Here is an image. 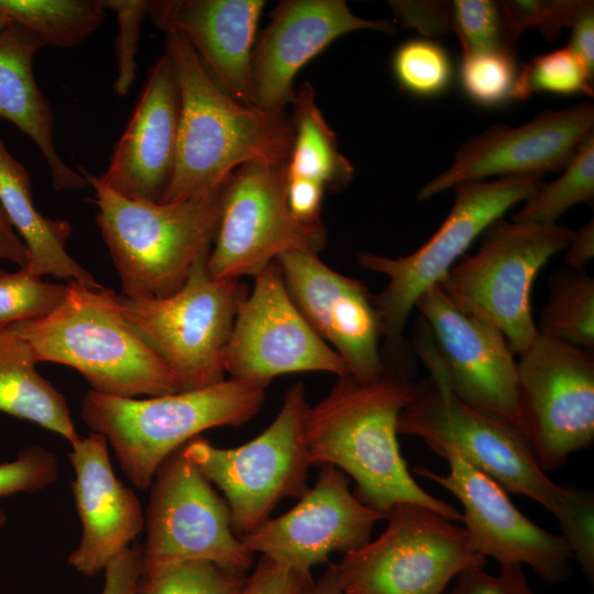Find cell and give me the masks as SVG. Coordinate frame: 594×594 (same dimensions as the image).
<instances>
[{
    "label": "cell",
    "instance_id": "1",
    "mask_svg": "<svg viewBox=\"0 0 594 594\" xmlns=\"http://www.w3.org/2000/svg\"><path fill=\"white\" fill-rule=\"evenodd\" d=\"M414 383L393 372L369 382L350 374L339 377L327 396L308 408L305 438L310 463L331 465L351 476L354 494L384 516L394 506L410 503L461 520L454 506L417 484L400 453L398 418Z\"/></svg>",
    "mask_w": 594,
    "mask_h": 594
},
{
    "label": "cell",
    "instance_id": "2",
    "mask_svg": "<svg viewBox=\"0 0 594 594\" xmlns=\"http://www.w3.org/2000/svg\"><path fill=\"white\" fill-rule=\"evenodd\" d=\"M164 33L178 86L179 121L173 175L161 202L208 195L252 161L286 165L294 141L286 112L235 101L179 33Z\"/></svg>",
    "mask_w": 594,
    "mask_h": 594
},
{
    "label": "cell",
    "instance_id": "3",
    "mask_svg": "<svg viewBox=\"0 0 594 594\" xmlns=\"http://www.w3.org/2000/svg\"><path fill=\"white\" fill-rule=\"evenodd\" d=\"M6 329L26 341L37 363L75 369L94 392L127 398L182 392L172 369L127 321L112 289L68 280L54 311Z\"/></svg>",
    "mask_w": 594,
    "mask_h": 594
},
{
    "label": "cell",
    "instance_id": "4",
    "mask_svg": "<svg viewBox=\"0 0 594 594\" xmlns=\"http://www.w3.org/2000/svg\"><path fill=\"white\" fill-rule=\"evenodd\" d=\"M414 346L427 376L414 383L398 418V433L420 438L433 452L454 450L506 492L540 504L557 519L572 487L554 483L540 466L527 437L458 398L450 389L427 327L417 321Z\"/></svg>",
    "mask_w": 594,
    "mask_h": 594
},
{
    "label": "cell",
    "instance_id": "5",
    "mask_svg": "<svg viewBox=\"0 0 594 594\" xmlns=\"http://www.w3.org/2000/svg\"><path fill=\"white\" fill-rule=\"evenodd\" d=\"M96 193L97 223L130 299L165 297L186 282L215 241L226 182L212 193L175 202L127 198L79 166Z\"/></svg>",
    "mask_w": 594,
    "mask_h": 594
},
{
    "label": "cell",
    "instance_id": "6",
    "mask_svg": "<svg viewBox=\"0 0 594 594\" xmlns=\"http://www.w3.org/2000/svg\"><path fill=\"white\" fill-rule=\"evenodd\" d=\"M264 398V387L234 378L144 399L90 389L82 397L80 417L90 431L107 439L129 481L145 490L174 451L202 431L245 424Z\"/></svg>",
    "mask_w": 594,
    "mask_h": 594
},
{
    "label": "cell",
    "instance_id": "7",
    "mask_svg": "<svg viewBox=\"0 0 594 594\" xmlns=\"http://www.w3.org/2000/svg\"><path fill=\"white\" fill-rule=\"evenodd\" d=\"M543 183L542 176H528L458 184L449 215L418 250L396 258L356 252L361 267L388 277L386 287L373 295L382 319V353L388 371L407 375L404 331L417 299L439 284L479 235Z\"/></svg>",
    "mask_w": 594,
    "mask_h": 594
},
{
    "label": "cell",
    "instance_id": "8",
    "mask_svg": "<svg viewBox=\"0 0 594 594\" xmlns=\"http://www.w3.org/2000/svg\"><path fill=\"white\" fill-rule=\"evenodd\" d=\"M309 406L298 382L286 391L273 422L246 443L219 448L198 436L184 446L186 455L222 493L238 537L271 518L283 499H299L308 491L311 463L305 419Z\"/></svg>",
    "mask_w": 594,
    "mask_h": 594
},
{
    "label": "cell",
    "instance_id": "9",
    "mask_svg": "<svg viewBox=\"0 0 594 594\" xmlns=\"http://www.w3.org/2000/svg\"><path fill=\"white\" fill-rule=\"evenodd\" d=\"M572 233L558 223L502 218L483 232L476 254L454 264L438 286L455 307L495 324L514 354H520L538 334L530 301L534 280L565 250Z\"/></svg>",
    "mask_w": 594,
    "mask_h": 594
},
{
    "label": "cell",
    "instance_id": "10",
    "mask_svg": "<svg viewBox=\"0 0 594 594\" xmlns=\"http://www.w3.org/2000/svg\"><path fill=\"white\" fill-rule=\"evenodd\" d=\"M202 254L184 285L165 297L119 296L122 315L166 362L182 391L215 385L224 378L223 355L248 288L239 279L213 278Z\"/></svg>",
    "mask_w": 594,
    "mask_h": 594
},
{
    "label": "cell",
    "instance_id": "11",
    "mask_svg": "<svg viewBox=\"0 0 594 594\" xmlns=\"http://www.w3.org/2000/svg\"><path fill=\"white\" fill-rule=\"evenodd\" d=\"M375 539L336 563L344 594H443L464 570L483 566L463 527L410 503L394 506Z\"/></svg>",
    "mask_w": 594,
    "mask_h": 594
},
{
    "label": "cell",
    "instance_id": "12",
    "mask_svg": "<svg viewBox=\"0 0 594 594\" xmlns=\"http://www.w3.org/2000/svg\"><path fill=\"white\" fill-rule=\"evenodd\" d=\"M142 573L186 560H207L248 573L253 553L232 528L230 508L184 447L157 469L144 512Z\"/></svg>",
    "mask_w": 594,
    "mask_h": 594
},
{
    "label": "cell",
    "instance_id": "13",
    "mask_svg": "<svg viewBox=\"0 0 594 594\" xmlns=\"http://www.w3.org/2000/svg\"><path fill=\"white\" fill-rule=\"evenodd\" d=\"M286 165L252 161L223 187L219 226L206 261L213 278L256 277L288 252L318 253L326 244L321 221L304 222L289 210Z\"/></svg>",
    "mask_w": 594,
    "mask_h": 594
},
{
    "label": "cell",
    "instance_id": "14",
    "mask_svg": "<svg viewBox=\"0 0 594 594\" xmlns=\"http://www.w3.org/2000/svg\"><path fill=\"white\" fill-rule=\"evenodd\" d=\"M517 362V399L538 463L562 468L594 441V354L538 333Z\"/></svg>",
    "mask_w": 594,
    "mask_h": 594
},
{
    "label": "cell",
    "instance_id": "15",
    "mask_svg": "<svg viewBox=\"0 0 594 594\" xmlns=\"http://www.w3.org/2000/svg\"><path fill=\"white\" fill-rule=\"evenodd\" d=\"M230 378L266 388L296 372L350 374L344 360L312 329L292 299L276 261L239 306L223 355Z\"/></svg>",
    "mask_w": 594,
    "mask_h": 594
},
{
    "label": "cell",
    "instance_id": "16",
    "mask_svg": "<svg viewBox=\"0 0 594 594\" xmlns=\"http://www.w3.org/2000/svg\"><path fill=\"white\" fill-rule=\"evenodd\" d=\"M415 307L452 393L526 436L517 399V362L504 333L485 318L455 307L438 285L427 289Z\"/></svg>",
    "mask_w": 594,
    "mask_h": 594
},
{
    "label": "cell",
    "instance_id": "17",
    "mask_svg": "<svg viewBox=\"0 0 594 594\" xmlns=\"http://www.w3.org/2000/svg\"><path fill=\"white\" fill-rule=\"evenodd\" d=\"M437 454L449 464L446 475L426 466H417L414 471L459 499L463 508L461 521L475 551L486 559H495L499 565H527L548 584L569 579L572 554L562 535L532 522L499 484L470 465L454 450L446 448Z\"/></svg>",
    "mask_w": 594,
    "mask_h": 594
},
{
    "label": "cell",
    "instance_id": "18",
    "mask_svg": "<svg viewBox=\"0 0 594 594\" xmlns=\"http://www.w3.org/2000/svg\"><path fill=\"white\" fill-rule=\"evenodd\" d=\"M297 501L241 539L253 554L306 574L333 552L346 554L364 546L375 524L385 519L351 492L346 474L331 465L321 466L315 485Z\"/></svg>",
    "mask_w": 594,
    "mask_h": 594
},
{
    "label": "cell",
    "instance_id": "19",
    "mask_svg": "<svg viewBox=\"0 0 594 594\" xmlns=\"http://www.w3.org/2000/svg\"><path fill=\"white\" fill-rule=\"evenodd\" d=\"M276 263L295 305L350 375L369 382L389 372L381 349L382 319L362 280L336 272L315 252H288Z\"/></svg>",
    "mask_w": 594,
    "mask_h": 594
},
{
    "label": "cell",
    "instance_id": "20",
    "mask_svg": "<svg viewBox=\"0 0 594 594\" xmlns=\"http://www.w3.org/2000/svg\"><path fill=\"white\" fill-rule=\"evenodd\" d=\"M594 131V107L543 111L519 127L494 124L466 140L452 165L427 183L418 199H429L464 182L491 176L528 177L563 169Z\"/></svg>",
    "mask_w": 594,
    "mask_h": 594
},
{
    "label": "cell",
    "instance_id": "21",
    "mask_svg": "<svg viewBox=\"0 0 594 594\" xmlns=\"http://www.w3.org/2000/svg\"><path fill=\"white\" fill-rule=\"evenodd\" d=\"M393 34L386 20L354 15L343 0H285L254 44L252 86L255 107L283 110L290 105L294 77L336 38L356 30Z\"/></svg>",
    "mask_w": 594,
    "mask_h": 594
},
{
    "label": "cell",
    "instance_id": "22",
    "mask_svg": "<svg viewBox=\"0 0 594 594\" xmlns=\"http://www.w3.org/2000/svg\"><path fill=\"white\" fill-rule=\"evenodd\" d=\"M70 448L72 492L81 534L67 563L91 578L134 543L144 530V512L135 492L117 477L102 435L79 436Z\"/></svg>",
    "mask_w": 594,
    "mask_h": 594
},
{
    "label": "cell",
    "instance_id": "23",
    "mask_svg": "<svg viewBox=\"0 0 594 594\" xmlns=\"http://www.w3.org/2000/svg\"><path fill=\"white\" fill-rule=\"evenodd\" d=\"M178 121V86L164 54L150 69L100 182L127 198L161 202L173 175Z\"/></svg>",
    "mask_w": 594,
    "mask_h": 594
},
{
    "label": "cell",
    "instance_id": "24",
    "mask_svg": "<svg viewBox=\"0 0 594 594\" xmlns=\"http://www.w3.org/2000/svg\"><path fill=\"white\" fill-rule=\"evenodd\" d=\"M263 0L150 1L148 15L163 32L179 33L212 80L232 99L255 107L252 55Z\"/></svg>",
    "mask_w": 594,
    "mask_h": 594
},
{
    "label": "cell",
    "instance_id": "25",
    "mask_svg": "<svg viewBox=\"0 0 594 594\" xmlns=\"http://www.w3.org/2000/svg\"><path fill=\"white\" fill-rule=\"evenodd\" d=\"M42 47L32 32L18 24L11 23L0 32V118L35 143L47 163L55 190H79L88 183L58 155L53 109L34 78L33 59Z\"/></svg>",
    "mask_w": 594,
    "mask_h": 594
},
{
    "label": "cell",
    "instance_id": "26",
    "mask_svg": "<svg viewBox=\"0 0 594 594\" xmlns=\"http://www.w3.org/2000/svg\"><path fill=\"white\" fill-rule=\"evenodd\" d=\"M0 205L28 250V268L40 277L75 280L94 289L105 288L67 250L72 235L67 220L43 216L35 207L28 169L8 150L0 135Z\"/></svg>",
    "mask_w": 594,
    "mask_h": 594
},
{
    "label": "cell",
    "instance_id": "27",
    "mask_svg": "<svg viewBox=\"0 0 594 594\" xmlns=\"http://www.w3.org/2000/svg\"><path fill=\"white\" fill-rule=\"evenodd\" d=\"M30 345L0 330V411L34 422L69 442L79 435L64 395L37 371Z\"/></svg>",
    "mask_w": 594,
    "mask_h": 594
},
{
    "label": "cell",
    "instance_id": "28",
    "mask_svg": "<svg viewBox=\"0 0 594 594\" xmlns=\"http://www.w3.org/2000/svg\"><path fill=\"white\" fill-rule=\"evenodd\" d=\"M290 105L294 141L286 163L287 177L310 179L330 191L346 188L354 168L339 151L337 135L315 101L312 86L304 82Z\"/></svg>",
    "mask_w": 594,
    "mask_h": 594
},
{
    "label": "cell",
    "instance_id": "29",
    "mask_svg": "<svg viewBox=\"0 0 594 594\" xmlns=\"http://www.w3.org/2000/svg\"><path fill=\"white\" fill-rule=\"evenodd\" d=\"M10 23L32 32L43 44L72 48L103 22L102 0H0Z\"/></svg>",
    "mask_w": 594,
    "mask_h": 594
},
{
    "label": "cell",
    "instance_id": "30",
    "mask_svg": "<svg viewBox=\"0 0 594 594\" xmlns=\"http://www.w3.org/2000/svg\"><path fill=\"white\" fill-rule=\"evenodd\" d=\"M549 287L538 333L593 352L594 279L582 270L569 268L553 274Z\"/></svg>",
    "mask_w": 594,
    "mask_h": 594
},
{
    "label": "cell",
    "instance_id": "31",
    "mask_svg": "<svg viewBox=\"0 0 594 594\" xmlns=\"http://www.w3.org/2000/svg\"><path fill=\"white\" fill-rule=\"evenodd\" d=\"M563 169L556 180L543 183L512 221L552 224L574 205L593 201L594 134L579 146Z\"/></svg>",
    "mask_w": 594,
    "mask_h": 594
},
{
    "label": "cell",
    "instance_id": "32",
    "mask_svg": "<svg viewBox=\"0 0 594 594\" xmlns=\"http://www.w3.org/2000/svg\"><path fill=\"white\" fill-rule=\"evenodd\" d=\"M248 573L207 560H186L141 572L136 594H239Z\"/></svg>",
    "mask_w": 594,
    "mask_h": 594
},
{
    "label": "cell",
    "instance_id": "33",
    "mask_svg": "<svg viewBox=\"0 0 594 594\" xmlns=\"http://www.w3.org/2000/svg\"><path fill=\"white\" fill-rule=\"evenodd\" d=\"M593 78L594 75L571 48H559L534 57L519 69L512 99L526 100L538 92L592 97Z\"/></svg>",
    "mask_w": 594,
    "mask_h": 594
},
{
    "label": "cell",
    "instance_id": "34",
    "mask_svg": "<svg viewBox=\"0 0 594 594\" xmlns=\"http://www.w3.org/2000/svg\"><path fill=\"white\" fill-rule=\"evenodd\" d=\"M392 69L405 91L421 98L446 92L453 78V65L447 50L428 37L400 44L394 52Z\"/></svg>",
    "mask_w": 594,
    "mask_h": 594
},
{
    "label": "cell",
    "instance_id": "35",
    "mask_svg": "<svg viewBox=\"0 0 594 594\" xmlns=\"http://www.w3.org/2000/svg\"><path fill=\"white\" fill-rule=\"evenodd\" d=\"M66 293L67 284L45 282L25 267L0 271V330L50 315Z\"/></svg>",
    "mask_w": 594,
    "mask_h": 594
},
{
    "label": "cell",
    "instance_id": "36",
    "mask_svg": "<svg viewBox=\"0 0 594 594\" xmlns=\"http://www.w3.org/2000/svg\"><path fill=\"white\" fill-rule=\"evenodd\" d=\"M518 72L516 51L476 52L463 55L460 82L474 103L497 107L512 99Z\"/></svg>",
    "mask_w": 594,
    "mask_h": 594
},
{
    "label": "cell",
    "instance_id": "37",
    "mask_svg": "<svg viewBox=\"0 0 594 594\" xmlns=\"http://www.w3.org/2000/svg\"><path fill=\"white\" fill-rule=\"evenodd\" d=\"M447 23L448 31L459 37L463 55L484 51H516V43L504 28L498 2L447 1Z\"/></svg>",
    "mask_w": 594,
    "mask_h": 594
},
{
    "label": "cell",
    "instance_id": "38",
    "mask_svg": "<svg viewBox=\"0 0 594 594\" xmlns=\"http://www.w3.org/2000/svg\"><path fill=\"white\" fill-rule=\"evenodd\" d=\"M499 3L504 28L514 43L527 29L537 28L548 41L571 28L583 0H508Z\"/></svg>",
    "mask_w": 594,
    "mask_h": 594
},
{
    "label": "cell",
    "instance_id": "39",
    "mask_svg": "<svg viewBox=\"0 0 594 594\" xmlns=\"http://www.w3.org/2000/svg\"><path fill=\"white\" fill-rule=\"evenodd\" d=\"M106 10L116 13L118 33L116 36V58L118 74L113 89L118 96H127L136 76V56L141 26L148 14L150 1L102 0Z\"/></svg>",
    "mask_w": 594,
    "mask_h": 594
},
{
    "label": "cell",
    "instance_id": "40",
    "mask_svg": "<svg viewBox=\"0 0 594 594\" xmlns=\"http://www.w3.org/2000/svg\"><path fill=\"white\" fill-rule=\"evenodd\" d=\"M58 474L54 452L36 444L22 448L13 460L0 463V498L44 491L56 483Z\"/></svg>",
    "mask_w": 594,
    "mask_h": 594
},
{
    "label": "cell",
    "instance_id": "41",
    "mask_svg": "<svg viewBox=\"0 0 594 594\" xmlns=\"http://www.w3.org/2000/svg\"><path fill=\"white\" fill-rule=\"evenodd\" d=\"M562 537L586 578L594 580V494L573 488L566 512L558 519Z\"/></svg>",
    "mask_w": 594,
    "mask_h": 594
},
{
    "label": "cell",
    "instance_id": "42",
    "mask_svg": "<svg viewBox=\"0 0 594 594\" xmlns=\"http://www.w3.org/2000/svg\"><path fill=\"white\" fill-rule=\"evenodd\" d=\"M443 594H537L530 586L524 569L516 564L499 565L496 574L483 566L462 571Z\"/></svg>",
    "mask_w": 594,
    "mask_h": 594
},
{
    "label": "cell",
    "instance_id": "43",
    "mask_svg": "<svg viewBox=\"0 0 594 594\" xmlns=\"http://www.w3.org/2000/svg\"><path fill=\"white\" fill-rule=\"evenodd\" d=\"M312 580L261 556L239 594H299Z\"/></svg>",
    "mask_w": 594,
    "mask_h": 594
},
{
    "label": "cell",
    "instance_id": "44",
    "mask_svg": "<svg viewBox=\"0 0 594 594\" xmlns=\"http://www.w3.org/2000/svg\"><path fill=\"white\" fill-rule=\"evenodd\" d=\"M142 571V544L133 543L105 569L101 594H136Z\"/></svg>",
    "mask_w": 594,
    "mask_h": 594
},
{
    "label": "cell",
    "instance_id": "45",
    "mask_svg": "<svg viewBox=\"0 0 594 594\" xmlns=\"http://www.w3.org/2000/svg\"><path fill=\"white\" fill-rule=\"evenodd\" d=\"M324 191V187L317 182L306 178L287 177L286 199L288 208L300 221H320L321 204Z\"/></svg>",
    "mask_w": 594,
    "mask_h": 594
},
{
    "label": "cell",
    "instance_id": "46",
    "mask_svg": "<svg viewBox=\"0 0 594 594\" xmlns=\"http://www.w3.org/2000/svg\"><path fill=\"white\" fill-rule=\"evenodd\" d=\"M571 48L594 75V4L585 1L575 21L571 25Z\"/></svg>",
    "mask_w": 594,
    "mask_h": 594
},
{
    "label": "cell",
    "instance_id": "47",
    "mask_svg": "<svg viewBox=\"0 0 594 594\" xmlns=\"http://www.w3.org/2000/svg\"><path fill=\"white\" fill-rule=\"evenodd\" d=\"M565 261L570 268L582 270L594 256V223L591 220L576 231H573L565 248Z\"/></svg>",
    "mask_w": 594,
    "mask_h": 594
},
{
    "label": "cell",
    "instance_id": "48",
    "mask_svg": "<svg viewBox=\"0 0 594 594\" xmlns=\"http://www.w3.org/2000/svg\"><path fill=\"white\" fill-rule=\"evenodd\" d=\"M0 261L28 266V250L0 205Z\"/></svg>",
    "mask_w": 594,
    "mask_h": 594
},
{
    "label": "cell",
    "instance_id": "49",
    "mask_svg": "<svg viewBox=\"0 0 594 594\" xmlns=\"http://www.w3.org/2000/svg\"><path fill=\"white\" fill-rule=\"evenodd\" d=\"M299 594H344L336 563H329L324 573L312 580Z\"/></svg>",
    "mask_w": 594,
    "mask_h": 594
},
{
    "label": "cell",
    "instance_id": "50",
    "mask_svg": "<svg viewBox=\"0 0 594 594\" xmlns=\"http://www.w3.org/2000/svg\"><path fill=\"white\" fill-rule=\"evenodd\" d=\"M10 21L4 15V13L0 10V32L3 31L6 28L10 25Z\"/></svg>",
    "mask_w": 594,
    "mask_h": 594
},
{
    "label": "cell",
    "instance_id": "51",
    "mask_svg": "<svg viewBox=\"0 0 594 594\" xmlns=\"http://www.w3.org/2000/svg\"><path fill=\"white\" fill-rule=\"evenodd\" d=\"M8 522V516L3 509L0 508V530L4 528Z\"/></svg>",
    "mask_w": 594,
    "mask_h": 594
}]
</instances>
